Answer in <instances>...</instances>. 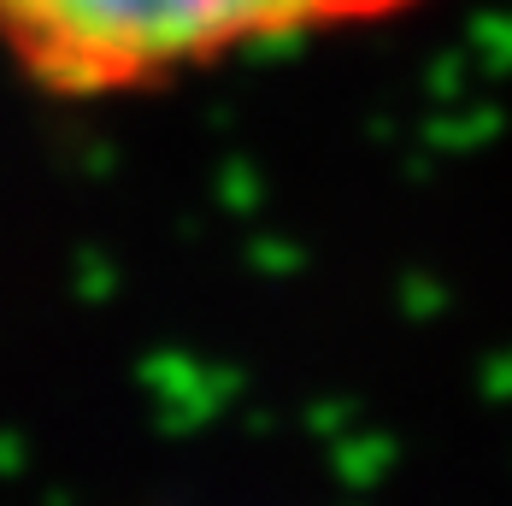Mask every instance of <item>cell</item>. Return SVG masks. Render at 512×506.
<instances>
[{"mask_svg":"<svg viewBox=\"0 0 512 506\" xmlns=\"http://www.w3.org/2000/svg\"><path fill=\"white\" fill-rule=\"evenodd\" d=\"M418 6L424 0H0V53L53 101H124L248 53L371 30Z\"/></svg>","mask_w":512,"mask_h":506,"instance_id":"6da1fadb","label":"cell"}]
</instances>
